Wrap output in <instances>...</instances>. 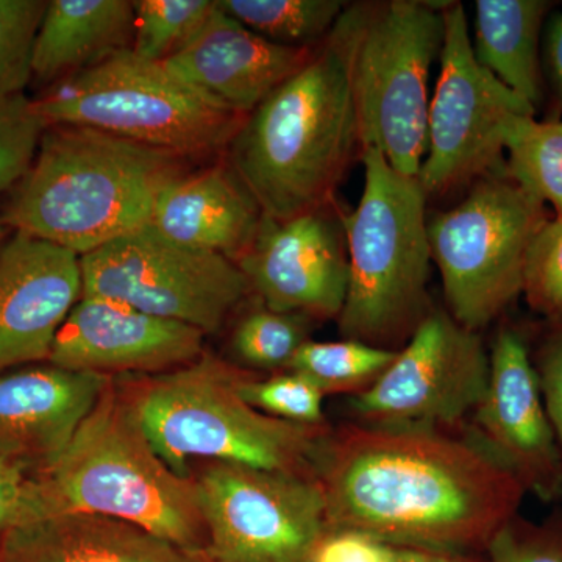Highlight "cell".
Returning <instances> with one entry per match:
<instances>
[{
    "label": "cell",
    "mask_w": 562,
    "mask_h": 562,
    "mask_svg": "<svg viewBox=\"0 0 562 562\" xmlns=\"http://www.w3.org/2000/svg\"><path fill=\"white\" fill-rule=\"evenodd\" d=\"M243 372L203 355L140 379L125 397L155 452L191 479L194 458L316 479L317 450L330 425L308 427L254 408L238 391Z\"/></svg>",
    "instance_id": "5"
},
{
    "label": "cell",
    "mask_w": 562,
    "mask_h": 562,
    "mask_svg": "<svg viewBox=\"0 0 562 562\" xmlns=\"http://www.w3.org/2000/svg\"><path fill=\"white\" fill-rule=\"evenodd\" d=\"M216 0H136L132 52L165 63L198 33Z\"/></svg>",
    "instance_id": "28"
},
{
    "label": "cell",
    "mask_w": 562,
    "mask_h": 562,
    "mask_svg": "<svg viewBox=\"0 0 562 562\" xmlns=\"http://www.w3.org/2000/svg\"><path fill=\"white\" fill-rule=\"evenodd\" d=\"M314 322L305 314L277 313L260 303L233 328L232 349L250 368L286 371L297 350L310 341Z\"/></svg>",
    "instance_id": "27"
},
{
    "label": "cell",
    "mask_w": 562,
    "mask_h": 562,
    "mask_svg": "<svg viewBox=\"0 0 562 562\" xmlns=\"http://www.w3.org/2000/svg\"><path fill=\"white\" fill-rule=\"evenodd\" d=\"M135 9L131 0L47 2L32 49V80L55 85L132 49Z\"/></svg>",
    "instance_id": "22"
},
{
    "label": "cell",
    "mask_w": 562,
    "mask_h": 562,
    "mask_svg": "<svg viewBox=\"0 0 562 562\" xmlns=\"http://www.w3.org/2000/svg\"><path fill=\"white\" fill-rule=\"evenodd\" d=\"M546 0H476L472 50L484 69L536 110L543 102L541 32Z\"/></svg>",
    "instance_id": "23"
},
{
    "label": "cell",
    "mask_w": 562,
    "mask_h": 562,
    "mask_svg": "<svg viewBox=\"0 0 562 562\" xmlns=\"http://www.w3.org/2000/svg\"><path fill=\"white\" fill-rule=\"evenodd\" d=\"M543 76L552 90L553 116L549 121H561L562 116V13L547 25L543 46Z\"/></svg>",
    "instance_id": "37"
},
{
    "label": "cell",
    "mask_w": 562,
    "mask_h": 562,
    "mask_svg": "<svg viewBox=\"0 0 562 562\" xmlns=\"http://www.w3.org/2000/svg\"><path fill=\"white\" fill-rule=\"evenodd\" d=\"M531 361L562 454V324H547L531 346Z\"/></svg>",
    "instance_id": "35"
},
{
    "label": "cell",
    "mask_w": 562,
    "mask_h": 562,
    "mask_svg": "<svg viewBox=\"0 0 562 562\" xmlns=\"http://www.w3.org/2000/svg\"><path fill=\"white\" fill-rule=\"evenodd\" d=\"M316 47L301 49L262 38L216 2L198 33L162 65L211 105L246 117L294 76Z\"/></svg>",
    "instance_id": "18"
},
{
    "label": "cell",
    "mask_w": 562,
    "mask_h": 562,
    "mask_svg": "<svg viewBox=\"0 0 562 562\" xmlns=\"http://www.w3.org/2000/svg\"><path fill=\"white\" fill-rule=\"evenodd\" d=\"M190 160L79 125H47L0 221L83 257L150 224L158 195Z\"/></svg>",
    "instance_id": "3"
},
{
    "label": "cell",
    "mask_w": 562,
    "mask_h": 562,
    "mask_svg": "<svg viewBox=\"0 0 562 562\" xmlns=\"http://www.w3.org/2000/svg\"><path fill=\"white\" fill-rule=\"evenodd\" d=\"M0 562H205L138 525L87 513L33 517L0 541Z\"/></svg>",
    "instance_id": "21"
},
{
    "label": "cell",
    "mask_w": 562,
    "mask_h": 562,
    "mask_svg": "<svg viewBox=\"0 0 562 562\" xmlns=\"http://www.w3.org/2000/svg\"><path fill=\"white\" fill-rule=\"evenodd\" d=\"M260 203L227 160L188 169L155 203L150 225L172 241L236 261L262 221Z\"/></svg>",
    "instance_id": "20"
},
{
    "label": "cell",
    "mask_w": 562,
    "mask_h": 562,
    "mask_svg": "<svg viewBox=\"0 0 562 562\" xmlns=\"http://www.w3.org/2000/svg\"><path fill=\"white\" fill-rule=\"evenodd\" d=\"M38 512L32 476L0 453V541L11 528L33 519Z\"/></svg>",
    "instance_id": "36"
},
{
    "label": "cell",
    "mask_w": 562,
    "mask_h": 562,
    "mask_svg": "<svg viewBox=\"0 0 562 562\" xmlns=\"http://www.w3.org/2000/svg\"><path fill=\"white\" fill-rule=\"evenodd\" d=\"M361 154L349 58L335 24L312 58L244 117L225 160L265 216L290 221L335 203Z\"/></svg>",
    "instance_id": "2"
},
{
    "label": "cell",
    "mask_w": 562,
    "mask_h": 562,
    "mask_svg": "<svg viewBox=\"0 0 562 562\" xmlns=\"http://www.w3.org/2000/svg\"><path fill=\"white\" fill-rule=\"evenodd\" d=\"M505 172L562 220V121L514 116L505 132Z\"/></svg>",
    "instance_id": "24"
},
{
    "label": "cell",
    "mask_w": 562,
    "mask_h": 562,
    "mask_svg": "<svg viewBox=\"0 0 562 562\" xmlns=\"http://www.w3.org/2000/svg\"><path fill=\"white\" fill-rule=\"evenodd\" d=\"M443 16L441 72L428 111L427 157L417 177L427 198L469 188L502 169L509 121L538 111L475 60L464 7L450 2Z\"/></svg>",
    "instance_id": "12"
},
{
    "label": "cell",
    "mask_w": 562,
    "mask_h": 562,
    "mask_svg": "<svg viewBox=\"0 0 562 562\" xmlns=\"http://www.w3.org/2000/svg\"><path fill=\"white\" fill-rule=\"evenodd\" d=\"M110 384V376L50 362L0 373V453L29 476L46 472Z\"/></svg>",
    "instance_id": "19"
},
{
    "label": "cell",
    "mask_w": 562,
    "mask_h": 562,
    "mask_svg": "<svg viewBox=\"0 0 562 562\" xmlns=\"http://www.w3.org/2000/svg\"><path fill=\"white\" fill-rule=\"evenodd\" d=\"M83 295L110 299L205 335L251 294L235 261L172 241L151 225L80 257Z\"/></svg>",
    "instance_id": "10"
},
{
    "label": "cell",
    "mask_w": 562,
    "mask_h": 562,
    "mask_svg": "<svg viewBox=\"0 0 562 562\" xmlns=\"http://www.w3.org/2000/svg\"><path fill=\"white\" fill-rule=\"evenodd\" d=\"M450 2H349L336 29L349 58L362 149L375 147L395 171L419 177L427 154L428 79L446 40Z\"/></svg>",
    "instance_id": "7"
},
{
    "label": "cell",
    "mask_w": 562,
    "mask_h": 562,
    "mask_svg": "<svg viewBox=\"0 0 562 562\" xmlns=\"http://www.w3.org/2000/svg\"><path fill=\"white\" fill-rule=\"evenodd\" d=\"M235 262L266 308L338 321L349 286L342 210L335 202L290 221L262 216L254 243Z\"/></svg>",
    "instance_id": "15"
},
{
    "label": "cell",
    "mask_w": 562,
    "mask_h": 562,
    "mask_svg": "<svg viewBox=\"0 0 562 562\" xmlns=\"http://www.w3.org/2000/svg\"><path fill=\"white\" fill-rule=\"evenodd\" d=\"M32 479L38 516L113 517L205 561L206 530L194 480L177 475L155 452L131 402L113 384L57 462Z\"/></svg>",
    "instance_id": "4"
},
{
    "label": "cell",
    "mask_w": 562,
    "mask_h": 562,
    "mask_svg": "<svg viewBox=\"0 0 562 562\" xmlns=\"http://www.w3.org/2000/svg\"><path fill=\"white\" fill-rule=\"evenodd\" d=\"M490 562H562V509L541 522L516 516L487 547Z\"/></svg>",
    "instance_id": "33"
},
{
    "label": "cell",
    "mask_w": 562,
    "mask_h": 562,
    "mask_svg": "<svg viewBox=\"0 0 562 562\" xmlns=\"http://www.w3.org/2000/svg\"><path fill=\"white\" fill-rule=\"evenodd\" d=\"M194 486L206 562H312L328 536L317 479L213 461Z\"/></svg>",
    "instance_id": "11"
},
{
    "label": "cell",
    "mask_w": 562,
    "mask_h": 562,
    "mask_svg": "<svg viewBox=\"0 0 562 562\" xmlns=\"http://www.w3.org/2000/svg\"><path fill=\"white\" fill-rule=\"evenodd\" d=\"M81 295L79 255L11 233L0 249V373L49 360Z\"/></svg>",
    "instance_id": "17"
},
{
    "label": "cell",
    "mask_w": 562,
    "mask_h": 562,
    "mask_svg": "<svg viewBox=\"0 0 562 562\" xmlns=\"http://www.w3.org/2000/svg\"><path fill=\"white\" fill-rule=\"evenodd\" d=\"M33 105L47 125L94 128L187 160L225 154L244 121L131 49L52 85Z\"/></svg>",
    "instance_id": "8"
},
{
    "label": "cell",
    "mask_w": 562,
    "mask_h": 562,
    "mask_svg": "<svg viewBox=\"0 0 562 562\" xmlns=\"http://www.w3.org/2000/svg\"><path fill=\"white\" fill-rule=\"evenodd\" d=\"M217 5L262 38L288 47L319 46L349 5L342 0H216Z\"/></svg>",
    "instance_id": "25"
},
{
    "label": "cell",
    "mask_w": 562,
    "mask_h": 562,
    "mask_svg": "<svg viewBox=\"0 0 562 562\" xmlns=\"http://www.w3.org/2000/svg\"><path fill=\"white\" fill-rule=\"evenodd\" d=\"M238 391L254 408L277 419L308 427L328 425L324 413L325 395L299 373L284 371L269 379H254L244 373Z\"/></svg>",
    "instance_id": "30"
},
{
    "label": "cell",
    "mask_w": 562,
    "mask_h": 562,
    "mask_svg": "<svg viewBox=\"0 0 562 562\" xmlns=\"http://www.w3.org/2000/svg\"><path fill=\"white\" fill-rule=\"evenodd\" d=\"M44 0H0V102L24 94L32 81V49Z\"/></svg>",
    "instance_id": "29"
},
{
    "label": "cell",
    "mask_w": 562,
    "mask_h": 562,
    "mask_svg": "<svg viewBox=\"0 0 562 562\" xmlns=\"http://www.w3.org/2000/svg\"><path fill=\"white\" fill-rule=\"evenodd\" d=\"M360 160V202L342 211L349 286L338 328L342 339L398 351L435 306L428 198L417 177L395 171L375 147L362 149Z\"/></svg>",
    "instance_id": "6"
},
{
    "label": "cell",
    "mask_w": 562,
    "mask_h": 562,
    "mask_svg": "<svg viewBox=\"0 0 562 562\" xmlns=\"http://www.w3.org/2000/svg\"><path fill=\"white\" fill-rule=\"evenodd\" d=\"M483 401L462 432L543 503L562 501V454L543 403L531 344L516 325H502L490 350Z\"/></svg>",
    "instance_id": "14"
},
{
    "label": "cell",
    "mask_w": 562,
    "mask_h": 562,
    "mask_svg": "<svg viewBox=\"0 0 562 562\" xmlns=\"http://www.w3.org/2000/svg\"><path fill=\"white\" fill-rule=\"evenodd\" d=\"M205 333L110 299L81 295L61 325L49 361L76 372L165 373L203 357Z\"/></svg>",
    "instance_id": "16"
},
{
    "label": "cell",
    "mask_w": 562,
    "mask_h": 562,
    "mask_svg": "<svg viewBox=\"0 0 562 562\" xmlns=\"http://www.w3.org/2000/svg\"><path fill=\"white\" fill-rule=\"evenodd\" d=\"M11 235L10 228L0 221V249H2L3 244H5L7 239Z\"/></svg>",
    "instance_id": "38"
},
{
    "label": "cell",
    "mask_w": 562,
    "mask_h": 562,
    "mask_svg": "<svg viewBox=\"0 0 562 562\" xmlns=\"http://www.w3.org/2000/svg\"><path fill=\"white\" fill-rule=\"evenodd\" d=\"M522 294L546 321L562 324V220L554 217L536 233L525 258Z\"/></svg>",
    "instance_id": "31"
},
{
    "label": "cell",
    "mask_w": 562,
    "mask_h": 562,
    "mask_svg": "<svg viewBox=\"0 0 562 562\" xmlns=\"http://www.w3.org/2000/svg\"><path fill=\"white\" fill-rule=\"evenodd\" d=\"M328 535L486 554L527 491L462 431L330 428L316 457Z\"/></svg>",
    "instance_id": "1"
},
{
    "label": "cell",
    "mask_w": 562,
    "mask_h": 562,
    "mask_svg": "<svg viewBox=\"0 0 562 562\" xmlns=\"http://www.w3.org/2000/svg\"><path fill=\"white\" fill-rule=\"evenodd\" d=\"M312 562H490L486 554H460L394 546L355 535H328Z\"/></svg>",
    "instance_id": "34"
},
{
    "label": "cell",
    "mask_w": 562,
    "mask_h": 562,
    "mask_svg": "<svg viewBox=\"0 0 562 562\" xmlns=\"http://www.w3.org/2000/svg\"><path fill=\"white\" fill-rule=\"evenodd\" d=\"M397 357V351L380 349L369 344L342 341H312L303 344L286 371L299 373L319 387L322 394H362L376 383Z\"/></svg>",
    "instance_id": "26"
},
{
    "label": "cell",
    "mask_w": 562,
    "mask_h": 562,
    "mask_svg": "<svg viewBox=\"0 0 562 562\" xmlns=\"http://www.w3.org/2000/svg\"><path fill=\"white\" fill-rule=\"evenodd\" d=\"M490 350L482 333L435 305L373 386L347 401L349 422L461 431L483 401Z\"/></svg>",
    "instance_id": "13"
},
{
    "label": "cell",
    "mask_w": 562,
    "mask_h": 562,
    "mask_svg": "<svg viewBox=\"0 0 562 562\" xmlns=\"http://www.w3.org/2000/svg\"><path fill=\"white\" fill-rule=\"evenodd\" d=\"M46 128L27 95L0 102V195L13 191L24 179Z\"/></svg>",
    "instance_id": "32"
},
{
    "label": "cell",
    "mask_w": 562,
    "mask_h": 562,
    "mask_svg": "<svg viewBox=\"0 0 562 562\" xmlns=\"http://www.w3.org/2000/svg\"><path fill=\"white\" fill-rule=\"evenodd\" d=\"M547 221L546 205L509 179L505 166L428 220L446 308L462 327L482 333L522 294L528 247Z\"/></svg>",
    "instance_id": "9"
}]
</instances>
